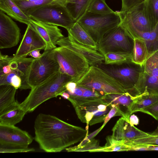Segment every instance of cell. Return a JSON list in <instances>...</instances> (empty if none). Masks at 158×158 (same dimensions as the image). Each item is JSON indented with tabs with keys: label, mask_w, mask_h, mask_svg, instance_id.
Returning a JSON list of instances; mask_svg holds the SVG:
<instances>
[{
	"label": "cell",
	"mask_w": 158,
	"mask_h": 158,
	"mask_svg": "<svg viewBox=\"0 0 158 158\" xmlns=\"http://www.w3.org/2000/svg\"><path fill=\"white\" fill-rule=\"evenodd\" d=\"M35 141L48 152H59L81 142L88 131L49 114H39L35 121Z\"/></svg>",
	"instance_id": "6da1fadb"
},
{
	"label": "cell",
	"mask_w": 158,
	"mask_h": 158,
	"mask_svg": "<svg viewBox=\"0 0 158 158\" xmlns=\"http://www.w3.org/2000/svg\"><path fill=\"white\" fill-rule=\"evenodd\" d=\"M71 77L60 70L40 85L31 89L21 106L27 112H33L40 105L66 91L65 85Z\"/></svg>",
	"instance_id": "7a4b0ae2"
},
{
	"label": "cell",
	"mask_w": 158,
	"mask_h": 158,
	"mask_svg": "<svg viewBox=\"0 0 158 158\" xmlns=\"http://www.w3.org/2000/svg\"><path fill=\"white\" fill-rule=\"evenodd\" d=\"M60 70L53 49L45 50L42 56L35 59L22 80L21 90L31 89L40 85Z\"/></svg>",
	"instance_id": "3957f363"
},
{
	"label": "cell",
	"mask_w": 158,
	"mask_h": 158,
	"mask_svg": "<svg viewBox=\"0 0 158 158\" xmlns=\"http://www.w3.org/2000/svg\"><path fill=\"white\" fill-rule=\"evenodd\" d=\"M102 97L85 98L70 96L68 99L74 107L79 119L86 124L87 130L89 125L91 126L104 122L111 108L110 104L103 101Z\"/></svg>",
	"instance_id": "277c9868"
},
{
	"label": "cell",
	"mask_w": 158,
	"mask_h": 158,
	"mask_svg": "<svg viewBox=\"0 0 158 158\" xmlns=\"http://www.w3.org/2000/svg\"><path fill=\"white\" fill-rule=\"evenodd\" d=\"M118 11L99 14L86 11L77 23L97 44L104 35L121 24Z\"/></svg>",
	"instance_id": "5b68a950"
},
{
	"label": "cell",
	"mask_w": 158,
	"mask_h": 158,
	"mask_svg": "<svg viewBox=\"0 0 158 158\" xmlns=\"http://www.w3.org/2000/svg\"><path fill=\"white\" fill-rule=\"evenodd\" d=\"M77 84L97 91L103 96L126 92L118 81L97 66H90Z\"/></svg>",
	"instance_id": "8992f818"
},
{
	"label": "cell",
	"mask_w": 158,
	"mask_h": 158,
	"mask_svg": "<svg viewBox=\"0 0 158 158\" xmlns=\"http://www.w3.org/2000/svg\"><path fill=\"white\" fill-rule=\"evenodd\" d=\"M97 66L118 81L126 92L133 96H137L135 88L143 71V65L131 60L118 64H106L103 62Z\"/></svg>",
	"instance_id": "52a82bcc"
},
{
	"label": "cell",
	"mask_w": 158,
	"mask_h": 158,
	"mask_svg": "<svg viewBox=\"0 0 158 158\" xmlns=\"http://www.w3.org/2000/svg\"><path fill=\"white\" fill-rule=\"evenodd\" d=\"M134 38L120 24L106 33L98 43V51L104 56L109 52L132 56Z\"/></svg>",
	"instance_id": "ba28073f"
},
{
	"label": "cell",
	"mask_w": 158,
	"mask_h": 158,
	"mask_svg": "<svg viewBox=\"0 0 158 158\" xmlns=\"http://www.w3.org/2000/svg\"><path fill=\"white\" fill-rule=\"evenodd\" d=\"M53 50L60 70L77 83L88 70L89 63L82 56L66 48L59 46Z\"/></svg>",
	"instance_id": "9c48e42d"
},
{
	"label": "cell",
	"mask_w": 158,
	"mask_h": 158,
	"mask_svg": "<svg viewBox=\"0 0 158 158\" xmlns=\"http://www.w3.org/2000/svg\"><path fill=\"white\" fill-rule=\"evenodd\" d=\"M27 16L37 21L61 27L67 31L77 22L65 6L60 4L41 6L31 11Z\"/></svg>",
	"instance_id": "30bf717a"
},
{
	"label": "cell",
	"mask_w": 158,
	"mask_h": 158,
	"mask_svg": "<svg viewBox=\"0 0 158 158\" xmlns=\"http://www.w3.org/2000/svg\"><path fill=\"white\" fill-rule=\"evenodd\" d=\"M120 24L134 37L138 33L149 32L153 30L145 2L124 11H118Z\"/></svg>",
	"instance_id": "8fae6325"
},
{
	"label": "cell",
	"mask_w": 158,
	"mask_h": 158,
	"mask_svg": "<svg viewBox=\"0 0 158 158\" xmlns=\"http://www.w3.org/2000/svg\"><path fill=\"white\" fill-rule=\"evenodd\" d=\"M33 138L15 125L0 124V147L28 148Z\"/></svg>",
	"instance_id": "7c38bea8"
},
{
	"label": "cell",
	"mask_w": 158,
	"mask_h": 158,
	"mask_svg": "<svg viewBox=\"0 0 158 158\" xmlns=\"http://www.w3.org/2000/svg\"><path fill=\"white\" fill-rule=\"evenodd\" d=\"M112 131V135L107 136L106 139L107 144L123 142L127 144L148 133L131 125L127 120L122 117L117 121Z\"/></svg>",
	"instance_id": "4fadbf2b"
},
{
	"label": "cell",
	"mask_w": 158,
	"mask_h": 158,
	"mask_svg": "<svg viewBox=\"0 0 158 158\" xmlns=\"http://www.w3.org/2000/svg\"><path fill=\"white\" fill-rule=\"evenodd\" d=\"M46 47V44L43 39L32 27L28 25L12 60H17L26 58L32 51L37 49L44 50Z\"/></svg>",
	"instance_id": "5bb4252c"
},
{
	"label": "cell",
	"mask_w": 158,
	"mask_h": 158,
	"mask_svg": "<svg viewBox=\"0 0 158 158\" xmlns=\"http://www.w3.org/2000/svg\"><path fill=\"white\" fill-rule=\"evenodd\" d=\"M20 32L16 23L0 10V48L16 46L19 41Z\"/></svg>",
	"instance_id": "9a60e30c"
},
{
	"label": "cell",
	"mask_w": 158,
	"mask_h": 158,
	"mask_svg": "<svg viewBox=\"0 0 158 158\" xmlns=\"http://www.w3.org/2000/svg\"><path fill=\"white\" fill-rule=\"evenodd\" d=\"M57 45L62 46L77 53L83 57L90 66H97L104 62L103 55L98 51L93 49L82 45L68 37H64L57 42Z\"/></svg>",
	"instance_id": "2e32d148"
},
{
	"label": "cell",
	"mask_w": 158,
	"mask_h": 158,
	"mask_svg": "<svg viewBox=\"0 0 158 158\" xmlns=\"http://www.w3.org/2000/svg\"><path fill=\"white\" fill-rule=\"evenodd\" d=\"M45 41V50L53 49L56 47L57 42L64 37L58 26L51 25L31 19L30 24Z\"/></svg>",
	"instance_id": "e0dca14e"
},
{
	"label": "cell",
	"mask_w": 158,
	"mask_h": 158,
	"mask_svg": "<svg viewBox=\"0 0 158 158\" xmlns=\"http://www.w3.org/2000/svg\"><path fill=\"white\" fill-rule=\"evenodd\" d=\"M139 95L133 96L127 92L122 94H110L103 96L102 99L111 106H114L118 110L119 116L129 122L131 114V109Z\"/></svg>",
	"instance_id": "ac0fdd59"
},
{
	"label": "cell",
	"mask_w": 158,
	"mask_h": 158,
	"mask_svg": "<svg viewBox=\"0 0 158 158\" xmlns=\"http://www.w3.org/2000/svg\"><path fill=\"white\" fill-rule=\"evenodd\" d=\"M27 113L16 101L0 114V124L15 125L22 120Z\"/></svg>",
	"instance_id": "d6986e66"
},
{
	"label": "cell",
	"mask_w": 158,
	"mask_h": 158,
	"mask_svg": "<svg viewBox=\"0 0 158 158\" xmlns=\"http://www.w3.org/2000/svg\"><path fill=\"white\" fill-rule=\"evenodd\" d=\"M68 37L70 40L98 51V44L77 22L68 30Z\"/></svg>",
	"instance_id": "ffe728a7"
},
{
	"label": "cell",
	"mask_w": 158,
	"mask_h": 158,
	"mask_svg": "<svg viewBox=\"0 0 158 158\" xmlns=\"http://www.w3.org/2000/svg\"><path fill=\"white\" fill-rule=\"evenodd\" d=\"M135 89L137 95L143 93L158 95V77L148 75L143 71Z\"/></svg>",
	"instance_id": "44dd1931"
},
{
	"label": "cell",
	"mask_w": 158,
	"mask_h": 158,
	"mask_svg": "<svg viewBox=\"0 0 158 158\" xmlns=\"http://www.w3.org/2000/svg\"><path fill=\"white\" fill-rule=\"evenodd\" d=\"M0 10L20 23L28 25L31 18L25 14L13 0H0Z\"/></svg>",
	"instance_id": "7402d4cb"
},
{
	"label": "cell",
	"mask_w": 158,
	"mask_h": 158,
	"mask_svg": "<svg viewBox=\"0 0 158 158\" xmlns=\"http://www.w3.org/2000/svg\"><path fill=\"white\" fill-rule=\"evenodd\" d=\"M27 15L31 11L41 6L48 4H60L65 6L67 0H13Z\"/></svg>",
	"instance_id": "603a6c76"
},
{
	"label": "cell",
	"mask_w": 158,
	"mask_h": 158,
	"mask_svg": "<svg viewBox=\"0 0 158 158\" xmlns=\"http://www.w3.org/2000/svg\"><path fill=\"white\" fill-rule=\"evenodd\" d=\"M135 38L144 41L148 50V58L158 50V22L151 31L138 33L134 37Z\"/></svg>",
	"instance_id": "cb8c5ba5"
},
{
	"label": "cell",
	"mask_w": 158,
	"mask_h": 158,
	"mask_svg": "<svg viewBox=\"0 0 158 158\" xmlns=\"http://www.w3.org/2000/svg\"><path fill=\"white\" fill-rule=\"evenodd\" d=\"M91 0H67L65 7L77 21L87 11Z\"/></svg>",
	"instance_id": "d4e9b609"
},
{
	"label": "cell",
	"mask_w": 158,
	"mask_h": 158,
	"mask_svg": "<svg viewBox=\"0 0 158 158\" xmlns=\"http://www.w3.org/2000/svg\"><path fill=\"white\" fill-rule=\"evenodd\" d=\"M17 89L11 85H0V114L16 101Z\"/></svg>",
	"instance_id": "484cf974"
},
{
	"label": "cell",
	"mask_w": 158,
	"mask_h": 158,
	"mask_svg": "<svg viewBox=\"0 0 158 158\" xmlns=\"http://www.w3.org/2000/svg\"><path fill=\"white\" fill-rule=\"evenodd\" d=\"M134 44L131 60L141 66L143 65L148 58V53L146 44L143 40L134 39Z\"/></svg>",
	"instance_id": "4316f807"
},
{
	"label": "cell",
	"mask_w": 158,
	"mask_h": 158,
	"mask_svg": "<svg viewBox=\"0 0 158 158\" xmlns=\"http://www.w3.org/2000/svg\"><path fill=\"white\" fill-rule=\"evenodd\" d=\"M158 101V95L149 94L145 93L139 95L133 104L132 113L139 111Z\"/></svg>",
	"instance_id": "83f0119b"
},
{
	"label": "cell",
	"mask_w": 158,
	"mask_h": 158,
	"mask_svg": "<svg viewBox=\"0 0 158 158\" xmlns=\"http://www.w3.org/2000/svg\"><path fill=\"white\" fill-rule=\"evenodd\" d=\"M143 67L144 72L158 77V50L148 57Z\"/></svg>",
	"instance_id": "f1b7e54d"
},
{
	"label": "cell",
	"mask_w": 158,
	"mask_h": 158,
	"mask_svg": "<svg viewBox=\"0 0 158 158\" xmlns=\"http://www.w3.org/2000/svg\"><path fill=\"white\" fill-rule=\"evenodd\" d=\"M87 11L99 14H107L114 11L107 5L106 0H91Z\"/></svg>",
	"instance_id": "f546056e"
},
{
	"label": "cell",
	"mask_w": 158,
	"mask_h": 158,
	"mask_svg": "<svg viewBox=\"0 0 158 158\" xmlns=\"http://www.w3.org/2000/svg\"><path fill=\"white\" fill-rule=\"evenodd\" d=\"M127 144L130 146L137 144L158 145V126L153 132L137 138Z\"/></svg>",
	"instance_id": "4dcf8cb0"
},
{
	"label": "cell",
	"mask_w": 158,
	"mask_h": 158,
	"mask_svg": "<svg viewBox=\"0 0 158 158\" xmlns=\"http://www.w3.org/2000/svg\"><path fill=\"white\" fill-rule=\"evenodd\" d=\"M104 56V63L106 64H120L131 60L132 57L131 55L112 52L106 53Z\"/></svg>",
	"instance_id": "1f68e13d"
},
{
	"label": "cell",
	"mask_w": 158,
	"mask_h": 158,
	"mask_svg": "<svg viewBox=\"0 0 158 158\" xmlns=\"http://www.w3.org/2000/svg\"><path fill=\"white\" fill-rule=\"evenodd\" d=\"M145 6L153 28L158 22V0H145Z\"/></svg>",
	"instance_id": "d6a6232c"
},
{
	"label": "cell",
	"mask_w": 158,
	"mask_h": 158,
	"mask_svg": "<svg viewBox=\"0 0 158 158\" xmlns=\"http://www.w3.org/2000/svg\"><path fill=\"white\" fill-rule=\"evenodd\" d=\"M103 128V127L102 126L100 127L91 133L89 135H88L80 142V143L77 146L67 148L65 149L66 150H67V152H74L76 149L83 147L85 145L90 142L91 140L93 139L94 137L98 134Z\"/></svg>",
	"instance_id": "836d02e7"
},
{
	"label": "cell",
	"mask_w": 158,
	"mask_h": 158,
	"mask_svg": "<svg viewBox=\"0 0 158 158\" xmlns=\"http://www.w3.org/2000/svg\"><path fill=\"white\" fill-rule=\"evenodd\" d=\"M35 150L33 148H20L18 147H0L1 153L27 152Z\"/></svg>",
	"instance_id": "e575fe53"
},
{
	"label": "cell",
	"mask_w": 158,
	"mask_h": 158,
	"mask_svg": "<svg viewBox=\"0 0 158 158\" xmlns=\"http://www.w3.org/2000/svg\"><path fill=\"white\" fill-rule=\"evenodd\" d=\"M140 112L149 114L158 120V101L150 106L142 109Z\"/></svg>",
	"instance_id": "d590c367"
},
{
	"label": "cell",
	"mask_w": 158,
	"mask_h": 158,
	"mask_svg": "<svg viewBox=\"0 0 158 158\" xmlns=\"http://www.w3.org/2000/svg\"><path fill=\"white\" fill-rule=\"evenodd\" d=\"M100 147L98 141L93 139L83 147L77 149L74 152L88 151L92 152L94 150Z\"/></svg>",
	"instance_id": "8d00e7d4"
},
{
	"label": "cell",
	"mask_w": 158,
	"mask_h": 158,
	"mask_svg": "<svg viewBox=\"0 0 158 158\" xmlns=\"http://www.w3.org/2000/svg\"><path fill=\"white\" fill-rule=\"evenodd\" d=\"M145 0H122V7L120 11H126L138 4L145 2Z\"/></svg>",
	"instance_id": "74e56055"
},
{
	"label": "cell",
	"mask_w": 158,
	"mask_h": 158,
	"mask_svg": "<svg viewBox=\"0 0 158 158\" xmlns=\"http://www.w3.org/2000/svg\"><path fill=\"white\" fill-rule=\"evenodd\" d=\"M118 116H120L117 109L114 106H112L110 110L104 119V123L102 126L103 127L107 122L113 117Z\"/></svg>",
	"instance_id": "f35d334b"
},
{
	"label": "cell",
	"mask_w": 158,
	"mask_h": 158,
	"mask_svg": "<svg viewBox=\"0 0 158 158\" xmlns=\"http://www.w3.org/2000/svg\"><path fill=\"white\" fill-rule=\"evenodd\" d=\"M22 81L21 78L19 76L16 75L12 77L10 85L16 89H19L21 85Z\"/></svg>",
	"instance_id": "ab89813d"
},
{
	"label": "cell",
	"mask_w": 158,
	"mask_h": 158,
	"mask_svg": "<svg viewBox=\"0 0 158 158\" xmlns=\"http://www.w3.org/2000/svg\"><path fill=\"white\" fill-rule=\"evenodd\" d=\"M77 85L76 82L73 81L68 82L65 85L66 91L69 93H73Z\"/></svg>",
	"instance_id": "60d3db41"
},
{
	"label": "cell",
	"mask_w": 158,
	"mask_h": 158,
	"mask_svg": "<svg viewBox=\"0 0 158 158\" xmlns=\"http://www.w3.org/2000/svg\"><path fill=\"white\" fill-rule=\"evenodd\" d=\"M129 122L132 126L137 125L139 123V119L136 115L131 114L129 118Z\"/></svg>",
	"instance_id": "b9f144b4"
},
{
	"label": "cell",
	"mask_w": 158,
	"mask_h": 158,
	"mask_svg": "<svg viewBox=\"0 0 158 158\" xmlns=\"http://www.w3.org/2000/svg\"><path fill=\"white\" fill-rule=\"evenodd\" d=\"M40 50L39 49L34 50L30 52L28 55L35 59L38 58L40 57L42 55V54H41L40 52Z\"/></svg>",
	"instance_id": "7bdbcfd3"
},
{
	"label": "cell",
	"mask_w": 158,
	"mask_h": 158,
	"mask_svg": "<svg viewBox=\"0 0 158 158\" xmlns=\"http://www.w3.org/2000/svg\"><path fill=\"white\" fill-rule=\"evenodd\" d=\"M59 95L61 96L64 98L68 100L70 97V95L66 91H64L61 93Z\"/></svg>",
	"instance_id": "ee69618b"
}]
</instances>
